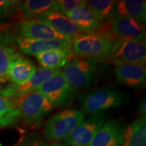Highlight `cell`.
I'll return each mask as SVG.
<instances>
[{
    "mask_svg": "<svg viewBox=\"0 0 146 146\" xmlns=\"http://www.w3.org/2000/svg\"><path fill=\"white\" fill-rule=\"evenodd\" d=\"M129 16L141 23L146 21V3L143 0L116 1V16Z\"/></svg>",
    "mask_w": 146,
    "mask_h": 146,
    "instance_id": "20",
    "label": "cell"
},
{
    "mask_svg": "<svg viewBox=\"0 0 146 146\" xmlns=\"http://www.w3.org/2000/svg\"><path fill=\"white\" fill-rule=\"evenodd\" d=\"M127 95L123 91L111 87H104L82 95L78 102L85 114H94L123 106L127 102Z\"/></svg>",
    "mask_w": 146,
    "mask_h": 146,
    "instance_id": "3",
    "label": "cell"
},
{
    "mask_svg": "<svg viewBox=\"0 0 146 146\" xmlns=\"http://www.w3.org/2000/svg\"><path fill=\"white\" fill-rule=\"evenodd\" d=\"M125 131L121 122L109 120L102 126L87 146H122Z\"/></svg>",
    "mask_w": 146,
    "mask_h": 146,
    "instance_id": "13",
    "label": "cell"
},
{
    "mask_svg": "<svg viewBox=\"0 0 146 146\" xmlns=\"http://www.w3.org/2000/svg\"><path fill=\"white\" fill-rule=\"evenodd\" d=\"M77 25L85 34L99 31L103 22L100 21L90 9L85 5H79L75 9L64 14Z\"/></svg>",
    "mask_w": 146,
    "mask_h": 146,
    "instance_id": "17",
    "label": "cell"
},
{
    "mask_svg": "<svg viewBox=\"0 0 146 146\" xmlns=\"http://www.w3.org/2000/svg\"><path fill=\"white\" fill-rule=\"evenodd\" d=\"M105 62L115 66L123 64L144 65L146 62L145 43L137 41H116Z\"/></svg>",
    "mask_w": 146,
    "mask_h": 146,
    "instance_id": "8",
    "label": "cell"
},
{
    "mask_svg": "<svg viewBox=\"0 0 146 146\" xmlns=\"http://www.w3.org/2000/svg\"><path fill=\"white\" fill-rule=\"evenodd\" d=\"M12 25L10 23H0V45H13L14 37L11 31Z\"/></svg>",
    "mask_w": 146,
    "mask_h": 146,
    "instance_id": "27",
    "label": "cell"
},
{
    "mask_svg": "<svg viewBox=\"0 0 146 146\" xmlns=\"http://www.w3.org/2000/svg\"><path fill=\"white\" fill-rule=\"evenodd\" d=\"M37 20L48 24L58 33L70 39L74 40L85 34L72 20L60 12H48Z\"/></svg>",
    "mask_w": 146,
    "mask_h": 146,
    "instance_id": "16",
    "label": "cell"
},
{
    "mask_svg": "<svg viewBox=\"0 0 146 146\" xmlns=\"http://www.w3.org/2000/svg\"><path fill=\"white\" fill-rule=\"evenodd\" d=\"M16 146H46V144L36 134L25 137Z\"/></svg>",
    "mask_w": 146,
    "mask_h": 146,
    "instance_id": "28",
    "label": "cell"
},
{
    "mask_svg": "<svg viewBox=\"0 0 146 146\" xmlns=\"http://www.w3.org/2000/svg\"><path fill=\"white\" fill-rule=\"evenodd\" d=\"M19 121V116L13 104L3 96L0 85V127L15 125Z\"/></svg>",
    "mask_w": 146,
    "mask_h": 146,
    "instance_id": "23",
    "label": "cell"
},
{
    "mask_svg": "<svg viewBox=\"0 0 146 146\" xmlns=\"http://www.w3.org/2000/svg\"><path fill=\"white\" fill-rule=\"evenodd\" d=\"M21 1L0 0V21L14 15Z\"/></svg>",
    "mask_w": 146,
    "mask_h": 146,
    "instance_id": "26",
    "label": "cell"
},
{
    "mask_svg": "<svg viewBox=\"0 0 146 146\" xmlns=\"http://www.w3.org/2000/svg\"><path fill=\"white\" fill-rule=\"evenodd\" d=\"M85 113L76 108H69L59 112L45 122L43 134L47 141L64 140L85 118Z\"/></svg>",
    "mask_w": 146,
    "mask_h": 146,
    "instance_id": "5",
    "label": "cell"
},
{
    "mask_svg": "<svg viewBox=\"0 0 146 146\" xmlns=\"http://www.w3.org/2000/svg\"><path fill=\"white\" fill-rule=\"evenodd\" d=\"M100 33L108 35L115 41H137L145 43L144 24L129 16H117L103 22Z\"/></svg>",
    "mask_w": 146,
    "mask_h": 146,
    "instance_id": "6",
    "label": "cell"
},
{
    "mask_svg": "<svg viewBox=\"0 0 146 146\" xmlns=\"http://www.w3.org/2000/svg\"><path fill=\"white\" fill-rule=\"evenodd\" d=\"M116 79L123 86L140 89L145 87L146 69L143 65L123 64L114 69Z\"/></svg>",
    "mask_w": 146,
    "mask_h": 146,
    "instance_id": "12",
    "label": "cell"
},
{
    "mask_svg": "<svg viewBox=\"0 0 146 146\" xmlns=\"http://www.w3.org/2000/svg\"><path fill=\"white\" fill-rule=\"evenodd\" d=\"M21 55L13 45H0V81L8 80L10 65Z\"/></svg>",
    "mask_w": 146,
    "mask_h": 146,
    "instance_id": "24",
    "label": "cell"
},
{
    "mask_svg": "<svg viewBox=\"0 0 146 146\" xmlns=\"http://www.w3.org/2000/svg\"><path fill=\"white\" fill-rule=\"evenodd\" d=\"M72 40L70 39L37 40L18 37L15 39L14 43L17 44L21 52L26 54L36 56L39 53L72 47Z\"/></svg>",
    "mask_w": 146,
    "mask_h": 146,
    "instance_id": "14",
    "label": "cell"
},
{
    "mask_svg": "<svg viewBox=\"0 0 146 146\" xmlns=\"http://www.w3.org/2000/svg\"><path fill=\"white\" fill-rule=\"evenodd\" d=\"M86 3V1L83 0H60L56 1L55 12L66 14L75 9L79 5H83Z\"/></svg>",
    "mask_w": 146,
    "mask_h": 146,
    "instance_id": "25",
    "label": "cell"
},
{
    "mask_svg": "<svg viewBox=\"0 0 146 146\" xmlns=\"http://www.w3.org/2000/svg\"><path fill=\"white\" fill-rule=\"evenodd\" d=\"M102 62L81 58L71 59L64 66L62 73L74 91L87 88L100 76L104 67Z\"/></svg>",
    "mask_w": 146,
    "mask_h": 146,
    "instance_id": "4",
    "label": "cell"
},
{
    "mask_svg": "<svg viewBox=\"0 0 146 146\" xmlns=\"http://www.w3.org/2000/svg\"><path fill=\"white\" fill-rule=\"evenodd\" d=\"M116 41L107 35L100 33L85 34L73 40V55L81 59L104 62Z\"/></svg>",
    "mask_w": 146,
    "mask_h": 146,
    "instance_id": "2",
    "label": "cell"
},
{
    "mask_svg": "<svg viewBox=\"0 0 146 146\" xmlns=\"http://www.w3.org/2000/svg\"><path fill=\"white\" fill-rule=\"evenodd\" d=\"M138 112L141 115V116H145L146 113V100L145 96L142 98L138 104Z\"/></svg>",
    "mask_w": 146,
    "mask_h": 146,
    "instance_id": "29",
    "label": "cell"
},
{
    "mask_svg": "<svg viewBox=\"0 0 146 146\" xmlns=\"http://www.w3.org/2000/svg\"><path fill=\"white\" fill-rule=\"evenodd\" d=\"M11 31L14 39L24 37L37 40L70 39L58 33L48 24L37 19L18 22L14 28L11 27Z\"/></svg>",
    "mask_w": 146,
    "mask_h": 146,
    "instance_id": "9",
    "label": "cell"
},
{
    "mask_svg": "<svg viewBox=\"0 0 146 146\" xmlns=\"http://www.w3.org/2000/svg\"><path fill=\"white\" fill-rule=\"evenodd\" d=\"M60 70V69L36 68L35 72L28 81L21 85H16L12 83L4 87H1V92L8 99L10 100H16L19 97L35 90L44 82L50 79Z\"/></svg>",
    "mask_w": 146,
    "mask_h": 146,
    "instance_id": "11",
    "label": "cell"
},
{
    "mask_svg": "<svg viewBox=\"0 0 146 146\" xmlns=\"http://www.w3.org/2000/svg\"><path fill=\"white\" fill-rule=\"evenodd\" d=\"M146 145V117L141 116L131 123L125 131L122 146Z\"/></svg>",
    "mask_w": 146,
    "mask_h": 146,
    "instance_id": "21",
    "label": "cell"
},
{
    "mask_svg": "<svg viewBox=\"0 0 146 146\" xmlns=\"http://www.w3.org/2000/svg\"><path fill=\"white\" fill-rule=\"evenodd\" d=\"M73 56L72 47L54 50L36 55L38 62L42 68L60 69L64 66Z\"/></svg>",
    "mask_w": 146,
    "mask_h": 146,
    "instance_id": "18",
    "label": "cell"
},
{
    "mask_svg": "<svg viewBox=\"0 0 146 146\" xmlns=\"http://www.w3.org/2000/svg\"><path fill=\"white\" fill-rule=\"evenodd\" d=\"M46 146H68L66 144H62V143H56V142H54V143H52L50 145H46Z\"/></svg>",
    "mask_w": 146,
    "mask_h": 146,
    "instance_id": "30",
    "label": "cell"
},
{
    "mask_svg": "<svg viewBox=\"0 0 146 146\" xmlns=\"http://www.w3.org/2000/svg\"><path fill=\"white\" fill-rule=\"evenodd\" d=\"M36 90L58 108L68 106L75 96V91L67 83L61 70L40 85Z\"/></svg>",
    "mask_w": 146,
    "mask_h": 146,
    "instance_id": "7",
    "label": "cell"
},
{
    "mask_svg": "<svg viewBox=\"0 0 146 146\" xmlns=\"http://www.w3.org/2000/svg\"><path fill=\"white\" fill-rule=\"evenodd\" d=\"M36 68L31 60L22 55L14 60L8 70V79L16 85H21L28 81L35 72Z\"/></svg>",
    "mask_w": 146,
    "mask_h": 146,
    "instance_id": "19",
    "label": "cell"
},
{
    "mask_svg": "<svg viewBox=\"0 0 146 146\" xmlns=\"http://www.w3.org/2000/svg\"><path fill=\"white\" fill-rule=\"evenodd\" d=\"M0 146H3L2 145H1V143H0Z\"/></svg>",
    "mask_w": 146,
    "mask_h": 146,
    "instance_id": "31",
    "label": "cell"
},
{
    "mask_svg": "<svg viewBox=\"0 0 146 146\" xmlns=\"http://www.w3.org/2000/svg\"><path fill=\"white\" fill-rule=\"evenodd\" d=\"M21 120L28 127H39L42 120L55 106L36 89L11 101Z\"/></svg>",
    "mask_w": 146,
    "mask_h": 146,
    "instance_id": "1",
    "label": "cell"
},
{
    "mask_svg": "<svg viewBox=\"0 0 146 146\" xmlns=\"http://www.w3.org/2000/svg\"><path fill=\"white\" fill-rule=\"evenodd\" d=\"M106 118L104 112L94 113L83 120L64 141L68 146H87L104 125Z\"/></svg>",
    "mask_w": 146,
    "mask_h": 146,
    "instance_id": "10",
    "label": "cell"
},
{
    "mask_svg": "<svg viewBox=\"0 0 146 146\" xmlns=\"http://www.w3.org/2000/svg\"><path fill=\"white\" fill-rule=\"evenodd\" d=\"M55 0H27L21 1L14 18L21 21L35 20L50 12H55Z\"/></svg>",
    "mask_w": 146,
    "mask_h": 146,
    "instance_id": "15",
    "label": "cell"
},
{
    "mask_svg": "<svg viewBox=\"0 0 146 146\" xmlns=\"http://www.w3.org/2000/svg\"><path fill=\"white\" fill-rule=\"evenodd\" d=\"M85 5L92 11L102 22L112 20L116 16V1L113 0H90Z\"/></svg>",
    "mask_w": 146,
    "mask_h": 146,
    "instance_id": "22",
    "label": "cell"
}]
</instances>
